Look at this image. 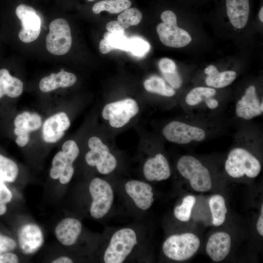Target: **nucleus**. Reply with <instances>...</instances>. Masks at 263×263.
<instances>
[{
  "label": "nucleus",
  "mask_w": 263,
  "mask_h": 263,
  "mask_svg": "<svg viewBox=\"0 0 263 263\" xmlns=\"http://www.w3.org/2000/svg\"><path fill=\"white\" fill-rule=\"evenodd\" d=\"M19 173L17 164L12 159L0 154V180L13 182Z\"/></svg>",
  "instance_id": "bb28decb"
},
{
  "label": "nucleus",
  "mask_w": 263,
  "mask_h": 263,
  "mask_svg": "<svg viewBox=\"0 0 263 263\" xmlns=\"http://www.w3.org/2000/svg\"><path fill=\"white\" fill-rule=\"evenodd\" d=\"M18 262V257L14 253L7 252L0 255V263H17Z\"/></svg>",
  "instance_id": "a19ab883"
},
{
  "label": "nucleus",
  "mask_w": 263,
  "mask_h": 263,
  "mask_svg": "<svg viewBox=\"0 0 263 263\" xmlns=\"http://www.w3.org/2000/svg\"><path fill=\"white\" fill-rule=\"evenodd\" d=\"M225 5L231 24L237 29L244 28L249 15V0H226Z\"/></svg>",
  "instance_id": "a211bd4d"
},
{
  "label": "nucleus",
  "mask_w": 263,
  "mask_h": 263,
  "mask_svg": "<svg viewBox=\"0 0 263 263\" xmlns=\"http://www.w3.org/2000/svg\"><path fill=\"white\" fill-rule=\"evenodd\" d=\"M125 188L127 193L138 207L146 210L151 207L154 199L152 189L150 185L132 180L127 182Z\"/></svg>",
  "instance_id": "2eb2a0df"
},
{
  "label": "nucleus",
  "mask_w": 263,
  "mask_h": 263,
  "mask_svg": "<svg viewBox=\"0 0 263 263\" xmlns=\"http://www.w3.org/2000/svg\"><path fill=\"white\" fill-rule=\"evenodd\" d=\"M99 51L103 54H106L111 51H113L112 47L108 44L104 38L101 40L99 43Z\"/></svg>",
  "instance_id": "37998d69"
},
{
  "label": "nucleus",
  "mask_w": 263,
  "mask_h": 263,
  "mask_svg": "<svg viewBox=\"0 0 263 263\" xmlns=\"http://www.w3.org/2000/svg\"><path fill=\"white\" fill-rule=\"evenodd\" d=\"M82 225L78 220L67 218L62 220L56 226L55 234L57 240L63 245H73L80 235Z\"/></svg>",
  "instance_id": "6ab92c4d"
},
{
  "label": "nucleus",
  "mask_w": 263,
  "mask_h": 263,
  "mask_svg": "<svg viewBox=\"0 0 263 263\" xmlns=\"http://www.w3.org/2000/svg\"><path fill=\"white\" fill-rule=\"evenodd\" d=\"M46 38L47 50L51 54L61 56L69 52L72 43L71 29L68 22L62 18L54 19L49 25Z\"/></svg>",
  "instance_id": "0eeeda50"
},
{
  "label": "nucleus",
  "mask_w": 263,
  "mask_h": 263,
  "mask_svg": "<svg viewBox=\"0 0 263 263\" xmlns=\"http://www.w3.org/2000/svg\"><path fill=\"white\" fill-rule=\"evenodd\" d=\"M106 28L109 32L124 33L125 28L118 20L111 21L108 22Z\"/></svg>",
  "instance_id": "ea45409f"
},
{
  "label": "nucleus",
  "mask_w": 263,
  "mask_h": 263,
  "mask_svg": "<svg viewBox=\"0 0 263 263\" xmlns=\"http://www.w3.org/2000/svg\"><path fill=\"white\" fill-rule=\"evenodd\" d=\"M87 0L89 1H94V0Z\"/></svg>",
  "instance_id": "8fccbe9b"
},
{
  "label": "nucleus",
  "mask_w": 263,
  "mask_h": 263,
  "mask_svg": "<svg viewBox=\"0 0 263 263\" xmlns=\"http://www.w3.org/2000/svg\"><path fill=\"white\" fill-rule=\"evenodd\" d=\"M23 83L19 79L11 75L9 71L0 69V99L4 95L16 98L21 94Z\"/></svg>",
  "instance_id": "412c9836"
},
{
  "label": "nucleus",
  "mask_w": 263,
  "mask_h": 263,
  "mask_svg": "<svg viewBox=\"0 0 263 263\" xmlns=\"http://www.w3.org/2000/svg\"><path fill=\"white\" fill-rule=\"evenodd\" d=\"M257 229L258 233L263 236V205H262L261 214L257 223Z\"/></svg>",
  "instance_id": "c03bdc74"
},
{
  "label": "nucleus",
  "mask_w": 263,
  "mask_h": 263,
  "mask_svg": "<svg viewBox=\"0 0 263 263\" xmlns=\"http://www.w3.org/2000/svg\"><path fill=\"white\" fill-rule=\"evenodd\" d=\"M207 106L210 109H215L218 107L219 102L215 98L209 97L205 101Z\"/></svg>",
  "instance_id": "a18cd8bd"
},
{
  "label": "nucleus",
  "mask_w": 263,
  "mask_h": 263,
  "mask_svg": "<svg viewBox=\"0 0 263 263\" xmlns=\"http://www.w3.org/2000/svg\"><path fill=\"white\" fill-rule=\"evenodd\" d=\"M73 261L67 257H61L53 260V263H72Z\"/></svg>",
  "instance_id": "49530a36"
},
{
  "label": "nucleus",
  "mask_w": 263,
  "mask_h": 263,
  "mask_svg": "<svg viewBox=\"0 0 263 263\" xmlns=\"http://www.w3.org/2000/svg\"><path fill=\"white\" fill-rule=\"evenodd\" d=\"M196 202V198L193 195L185 197L182 204L176 206L174 209V215L179 220L183 222L188 221L190 218L192 208Z\"/></svg>",
  "instance_id": "c85d7f7f"
},
{
  "label": "nucleus",
  "mask_w": 263,
  "mask_h": 263,
  "mask_svg": "<svg viewBox=\"0 0 263 263\" xmlns=\"http://www.w3.org/2000/svg\"><path fill=\"white\" fill-rule=\"evenodd\" d=\"M216 90L212 88L195 87L190 91L186 97V102L189 106H195L209 97L214 96Z\"/></svg>",
  "instance_id": "cd10ccee"
},
{
  "label": "nucleus",
  "mask_w": 263,
  "mask_h": 263,
  "mask_svg": "<svg viewBox=\"0 0 263 263\" xmlns=\"http://www.w3.org/2000/svg\"><path fill=\"white\" fill-rule=\"evenodd\" d=\"M208 204L213 224L216 226L222 225L225 221L227 211L225 199L221 195H214L209 199Z\"/></svg>",
  "instance_id": "b1692460"
},
{
  "label": "nucleus",
  "mask_w": 263,
  "mask_h": 263,
  "mask_svg": "<svg viewBox=\"0 0 263 263\" xmlns=\"http://www.w3.org/2000/svg\"><path fill=\"white\" fill-rule=\"evenodd\" d=\"M207 75L205 81L206 84L215 88H222L229 85L235 79L237 74L233 71L220 72L213 65H209L204 71Z\"/></svg>",
  "instance_id": "4be33fe9"
},
{
  "label": "nucleus",
  "mask_w": 263,
  "mask_h": 263,
  "mask_svg": "<svg viewBox=\"0 0 263 263\" xmlns=\"http://www.w3.org/2000/svg\"><path fill=\"white\" fill-rule=\"evenodd\" d=\"M144 175L150 181H160L168 179L171 171L167 158L161 153L150 158L143 166Z\"/></svg>",
  "instance_id": "dca6fc26"
},
{
  "label": "nucleus",
  "mask_w": 263,
  "mask_h": 263,
  "mask_svg": "<svg viewBox=\"0 0 263 263\" xmlns=\"http://www.w3.org/2000/svg\"><path fill=\"white\" fill-rule=\"evenodd\" d=\"M164 79L173 89H179L182 84V80L177 71L168 74H162Z\"/></svg>",
  "instance_id": "c9c22d12"
},
{
  "label": "nucleus",
  "mask_w": 263,
  "mask_h": 263,
  "mask_svg": "<svg viewBox=\"0 0 263 263\" xmlns=\"http://www.w3.org/2000/svg\"><path fill=\"white\" fill-rule=\"evenodd\" d=\"M62 151L66 155L68 160L72 163L79 155V150L76 142L72 140L65 142L62 146Z\"/></svg>",
  "instance_id": "72a5a7b5"
},
{
  "label": "nucleus",
  "mask_w": 263,
  "mask_h": 263,
  "mask_svg": "<svg viewBox=\"0 0 263 263\" xmlns=\"http://www.w3.org/2000/svg\"><path fill=\"white\" fill-rule=\"evenodd\" d=\"M156 31L162 43L169 47H185L192 39L187 31L177 26V21L161 22L157 26Z\"/></svg>",
  "instance_id": "9b49d317"
},
{
  "label": "nucleus",
  "mask_w": 263,
  "mask_h": 263,
  "mask_svg": "<svg viewBox=\"0 0 263 263\" xmlns=\"http://www.w3.org/2000/svg\"><path fill=\"white\" fill-rule=\"evenodd\" d=\"M263 101L260 102L253 85L249 86L244 94L236 103V115L245 120H249L261 115L263 112Z\"/></svg>",
  "instance_id": "f8f14e48"
},
{
  "label": "nucleus",
  "mask_w": 263,
  "mask_h": 263,
  "mask_svg": "<svg viewBox=\"0 0 263 263\" xmlns=\"http://www.w3.org/2000/svg\"><path fill=\"white\" fill-rule=\"evenodd\" d=\"M177 168L181 175L188 180L190 186L198 192H207L212 187L209 170L196 158L183 155L178 160Z\"/></svg>",
  "instance_id": "f03ea898"
},
{
  "label": "nucleus",
  "mask_w": 263,
  "mask_h": 263,
  "mask_svg": "<svg viewBox=\"0 0 263 263\" xmlns=\"http://www.w3.org/2000/svg\"><path fill=\"white\" fill-rule=\"evenodd\" d=\"M131 5L130 0H103L94 4L92 11L95 14L103 11L111 14H117L130 8Z\"/></svg>",
  "instance_id": "a878e982"
},
{
  "label": "nucleus",
  "mask_w": 263,
  "mask_h": 263,
  "mask_svg": "<svg viewBox=\"0 0 263 263\" xmlns=\"http://www.w3.org/2000/svg\"><path fill=\"white\" fill-rule=\"evenodd\" d=\"M19 246L25 254L37 252L42 246L44 238L40 228L36 225L28 224L20 227L18 233Z\"/></svg>",
  "instance_id": "4468645a"
},
{
  "label": "nucleus",
  "mask_w": 263,
  "mask_h": 263,
  "mask_svg": "<svg viewBox=\"0 0 263 263\" xmlns=\"http://www.w3.org/2000/svg\"><path fill=\"white\" fill-rule=\"evenodd\" d=\"M15 128L20 130L25 134L36 131L42 125L41 116L36 113L24 112L16 116L14 120Z\"/></svg>",
  "instance_id": "5701e85b"
},
{
  "label": "nucleus",
  "mask_w": 263,
  "mask_h": 263,
  "mask_svg": "<svg viewBox=\"0 0 263 263\" xmlns=\"http://www.w3.org/2000/svg\"><path fill=\"white\" fill-rule=\"evenodd\" d=\"M137 244L133 230L125 228L118 230L112 236L104 255L106 263H121Z\"/></svg>",
  "instance_id": "20e7f679"
},
{
  "label": "nucleus",
  "mask_w": 263,
  "mask_h": 263,
  "mask_svg": "<svg viewBox=\"0 0 263 263\" xmlns=\"http://www.w3.org/2000/svg\"><path fill=\"white\" fill-rule=\"evenodd\" d=\"M200 240L192 233L169 236L163 244L164 254L169 258L177 261H183L191 258L198 251Z\"/></svg>",
  "instance_id": "7ed1b4c3"
},
{
  "label": "nucleus",
  "mask_w": 263,
  "mask_h": 263,
  "mask_svg": "<svg viewBox=\"0 0 263 263\" xmlns=\"http://www.w3.org/2000/svg\"><path fill=\"white\" fill-rule=\"evenodd\" d=\"M89 191L93 199L91 214L94 218H101L109 212L112 205L113 200L112 188L105 180L95 178L90 184Z\"/></svg>",
  "instance_id": "6e6552de"
},
{
  "label": "nucleus",
  "mask_w": 263,
  "mask_h": 263,
  "mask_svg": "<svg viewBox=\"0 0 263 263\" xmlns=\"http://www.w3.org/2000/svg\"><path fill=\"white\" fill-rule=\"evenodd\" d=\"M16 246L17 244L13 239L0 233V252L12 251Z\"/></svg>",
  "instance_id": "e433bc0d"
},
{
  "label": "nucleus",
  "mask_w": 263,
  "mask_h": 263,
  "mask_svg": "<svg viewBox=\"0 0 263 263\" xmlns=\"http://www.w3.org/2000/svg\"><path fill=\"white\" fill-rule=\"evenodd\" d=\"M259 17L260 20L263 22V6L261 7L259 13Z\"/></svg>",
  "instance_id": "09e8293b"
},
{
  "label": "nucleus",
  "mask_w": 263,
  "mask_h": 263,
  "mask_svg": "<svg viewBox=\"0 0 263 263\" xmlns=\"http://www.w3.org/2000/svg\"><path fill=\"white\" fill-rule=\"evenodd\" d=\"M123 33H111L107 32L104 38L113 50H121L129 51V39Z\"/></svg>",
  "instance_id": "7c9ffc66"
},
{
  "label": "nucleus",
  "mask_w": 263,
  "mask_h": 263,
  "mask_svg": "<svg viewBox=\"0 0 263 263\" xmlns=\"http://www.w3.org/2000/svg\"><path fill=\"white\" fill-rule=\"evenodd\" d=\"M6 204L0 200V216L3 215L6 211Z\"/></svg>",
  "instance_id": "de8ad7c7"
},
{
  "label": "nucleus",
  "mask_w": 263,
  "mask_h": 263,
  "mask_svg": "<svg viewBox=\"0 0 263 263\" xmlns=\"http://www.w3.org/2000/svg\"><path fill=\"white\" fill-rule=\"evenodd\" d=\"M139 111L136 101L131 98L107 104L102 112V117L109 121L110 126L119 128L128 124Z\"/></svg>",
  "instance_id": "39448f33"
},
{
  "label": "nucleus",
  "mask_w": 263,
  "mask_h": 263,
  "mask_svg": "<svg viewBox=\"0 0 263 263\" xmlns=\"http://www.w3.org/2000/svg\"><path fill=\"white\" fill-rule=\"evenodd\" d=\"M71 125L70 119L64 112L56 113L44 122L42 129L43 140L49 143L58 142L64 136Z\"/></svg>",
  "instance_id": "ddd939ff"
},
{
  "label": "nucleus",
  "mask_w": 263,
  "mask_h": 263,
  "mask_svg": "<svg viewBox=\"0 0 263 263\" xmlns=\"http://www.w3.org/2000/svg\"><path fill=\"white\" fill-rule=\"evenodd\" d=\"M143 85L148 92L162 96L171 97L176 93L173 88L166 84L164 79L156 75L151 76L146 79Z\"/></svg>",
  "instance_id": "393cba45"
},
{
  "label": "nucleus",
  "mask_w": 263,
  "mask_h": 263,
  "mask_svg": "<svg viewBox=\"0 0 263 263\" xmlns=\"http://www.w3.org/2000/svg\"><path fill=\"white\" fill-rule=\"evenodd\" d=\"M12 198V194L6 186L0 180V200L6 204Z\"/></svg>",
  "instance_id": "58836bf2"
},
{
  "label": "nucleus",
  "mask_w": 263,
  "mask_h": 263,
  "mask_svg": "<svg viewBox=\"0 0 263 263\" xmlns=\"http://www.w3.org/2000/svg\"><path fill=\"white\" fill-rule=\"evenodd\" d=\"M142 19V14L136 8H129L119 14L117 17L118 20L125 29L131 26L138 24Z\"/></svg>",
  "instance_id": "c756f323"
},
{
  "label": "nucleus",
  "mask_w": 263,
  "mask_h": 263,
  "mask_svg": "<svg viewBox=\"0 0 263 263\" xmlns=\"http://www.w3.org/2000/svg\"><path fill=\"white\" fill-rule=\"evenodd\" d=\"M261 169L258 159L243 148L238 147L231 150L225 163L226 173L234 178L244 176L255 178L259 174Z\"/></svg>",
  "instance_id": "f257e3e1"
},
{
  "label": "nucleus",
  "mask_w": 263,
  "mask_h": 263,
  "mask_svg": "<svg viewBox=\"0 0 263 263\" xmlns=\"http://www.w3.org/2000/svg\"></svg>",
  "instance_id": "3c124183"
},
{
  "label": "nucleus",
  "mask_w": 263,
  "mask_h": 263,
  "mask_svg": "<svg viewBox=\"0 0 263 263\" xmlns=\"http://www.w3.org/2000/svg\"><path fill=\"white\" fill-rule=\"evenodd\" d=\"M30 140L29 134H22L17 136L15 141L18 146L23 147L26 146Z\"/></svg>",
  "instance_id": "79ce46f5"
},
{
  "label": "nucleus",
  "mask_w": 263,
  "mask_h": 263,
  "mask_svg": "<svg viewBox=\"0 0 263 263\" xmlns=\"http://www.w3.org/2000/svg\"><path fill=\"white\" fill-rule=\"evenodd\" d=\"M88 145L90 150L86 154L85 160L89 165L96 167L97 171L102 174H108L116 168V158L101 139L92 136L89 139Z\"/></svg>",
  "instance_id": "423d86ee"
},
{
  "label": "nucleus",
  "mask_w": 263,
  "mask_h": 263,
  "mask_svg": "<svg viewBox=\"0 0 263 263\" xmlns=\"http://www.w3.org/2000/svg\"><path fill=\"white\" fill-rule=\"evenodd\" d=\"M158 66L162 74L171 73L177 71L174 61L167 57L161 58L159 61Z\"/></svg>",
  "instance_id": "f704fd0d"
},
{
  "label": "nucleus",
  "mask_w": 263,
  "mask_h": 263,
  "mask_svg": "<svg viewBox=\"0 0 263 263\" xmlns=\"http://www.w3.org/2000/svg\"><path fill=\"white\" fill-rule=\"evenodd\" d=\"M68 164L73 163L68 160L62 151H58L52 160V166L49 173L50 177L55 180L58 179L61 172Z\"/></svg>",
  "instance_id": "2f4dec72"
},
{
  "label": "nucleus",
  "mask_w": 263,
  "mask_h": 263,
  "mask_svg": "<svg viewBox=\"0 0 263 263\" xmlns=\"http://www.w3.org/2000/svg\"><path fill=\"white\" fill-rule=\"evenodd\" d=\"M150 49V44L144 39L137 37L129 39V51L134 56H144Z\"/></svg>",
  "instance_id": "473e14b6"
},
{
  "label": "nucleus",
  "mask_w": 263,
  "mask_h": 263,
  "mask_svg": "<svg viewBox=\"0 0 263 263\" xmlns=\"http://www.w3.org/2000/svg\"><path fill=\"white\" fill-rule=\"evenodd\" d=\"M76 77L73 73L60 71L57 74L52 73L42 78L39 84L41 91L47 93L60 87L65 88L73 86L76 81Z\"/></svg>",
  "instance_id": "aec40b11"
},
{
  "label": "nucleus",
  "mask_w": 263,
  "mask_h": 263,
  "mask_svg": "<svg viewBox=\"0 0 263 263\" xmlns=\"http://www.w3.org/2000/svg\"><path fill=\"white\" fill-rule=\"evenodd\" d=\"M230 236L225 232H217L208 239L206 245V252L215 262L224 260L228 255L231 247Z\"/></svg>",
  "instance_id": "f3484780"
},
{
  "label": "nucleus",
  "mask_w": 263,
  "mask_h": 263,
  "mask_svg": "<svg viewBox=\"0 0 263 263\" xmlns=\"http://www.w3.org/2000/svg\"><path fill=\"white\" fill-rule=\"evenodd\" d=\"M74 173L73 164H68L61 172L59 177V182L62 184H66L71 180Z\"/></svg>",
  "instance_id": "4c0bfd02"
},
{
  "label": "nucleus",
  "mask_w": 263,
  "mask_h": 263,
  "mask_svg": "<svg viewBox=\"0 0 263 263\" xmlns=\"http://www.w3.org/2000/svg\"><path fill=\"white\" fill-rule=\"evenodd\" d=\"M16 14L21 23V28L19 33L21 41L29 43L38 37L41 31V19L33 7L20 4L16 9Z\"/></svg>",
  "instance_id": "9d476101"
},
{
  "label": "nucleus",
  "mask_w": 263,
  "mask_h": 263,
  "mask_svg": "<svg viewBox=\"0 0 263 263\" xmlns=\"http://www.w3.org/2000/svg\"><path fill=\"white\" fill-rule=\"evenodd\" d=\"M162 134L167 140L177 144L201 142L206 137V133L202 128L176 120L166 124Z\"/></svg>",
  "instance_id": "1a4fd4ad"
}]
</instances>
